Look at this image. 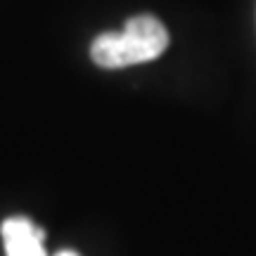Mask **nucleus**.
I'll return each instance as SVG.
<instances>
[{
	"instance_id": "1",
	"label": "nucleus",
	"mask_w": 256,
	"mask_h": 256,
	"mask_svg": "<svg viewBox=\"0 0 256 256\" xmlns=\"http://www.w3.org/2000/svg\"><path fill=\"white\" fill-rule=\"evenodd\" d=\"M168 48V31L152 14H138L121 31H104L92 40L90 57L102 69H124L152 62Z\"/></svg>"
},
{
	"instance_id": "2",
	"label": "nucleus",
	"mask_w": 256,
	"mask_h": 256,
	"mask_svg": "<svg viewBox=\"0 0 256 256\" xmlns=\"http://www.w3.org/2000/svg\"><path fill=\"white\" fill-rule=\"evenodd\" d=\"M2 244L8 256H48L43 238L46 232L34 226L26 216H12L0 226Z\"/></svg>"
},
{
	"instance_id": "3",
	"label": "nucleus",
	"mask_w": 256,
	"mask_h": 256,
	"mask_svg": "<svg viewBox=\"0 0 256 256\" xmlns=\"http://www.w3.org/2000/svg\"><path fill=\"white\" fill-rule=\"evenodd\" d=\"M55 256H78L76 252H60V254H55Z\"/></svg>"
}]
</instances>
